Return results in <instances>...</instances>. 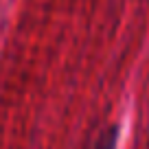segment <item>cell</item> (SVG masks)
<instances>
[{
    "label": "cell",
    "mask_w": 149,
    "mask_h": 149,
    "mask_svg": "<svg viewBox=\"0 0 149 149\" xmlns=\"http://www.w3.org/2000/svg\"><path fill=\"white\" fill-rule=\"evenodd\" d=\"M94 149H116V130H107L105 134H101Z\"/></svg>",
    "instance_id": "1"
}]
</instances>
